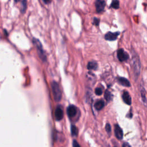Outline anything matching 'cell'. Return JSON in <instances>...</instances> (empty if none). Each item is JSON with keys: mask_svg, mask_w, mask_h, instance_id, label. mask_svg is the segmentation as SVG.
I'll return each instance as SVG.
<instances>
[{"mask_svg": "<svg viewBox=\"0 0 147 147\" xmlns=\"http://www.w3.org/2000/svg\"><path fill=\"white\" fill-rule=\"evenodd\" d=\"M122 98L123 101L126 104L128 105H130L131 104H132V98H131L130 94H129L127 91H124L122 95Z\"/></svg>", "mask_w": 147, "mask_h": 147, "instance_id": "10", "label": "cell"}, {"mask_svg": "<svg viewBox=\"0 0 147 147\" xmlns=\"http://www.w3.org/2000/svg\"><path fill=\"white\" fill-rule=\"evenodd\" d=\"M114 133L115 137H116L117 139L122 140L124 134H123L122 129L118 124H115L114 125Z\"/></svg>", "mask_w": 147, "mask_h": 147, "instance_id": "7", "label": "cell"}, {"mask_svg": "<svg viewBox=\"0 0 147 147\" xmlns=\"http://www.w3.org/2000/svg\"><path fill=\"white\" fill-rule=\"evenodd\" d=\"M78 130L77 128L74 125H72L71 127V135L73 136H76L78 135Z\"/></svg>", "mask_w": 147, "mask_h": 147, "instance_id": "18", "label": "cell"}, {"mask_svg": "<svg viewBox=\"0 0 147 147\" xmlns=\"http://www.w3.org/2000/svg\"><path fill=\"white\" fill-rule=\"evenodd\" d=\"M122 146H124V147H125V146H130V145L128 143H124V144H122Z\"/></svg>", "mask_w": 147, "mask_h": 147, "instance_id": "24", "label": "cell"}, {"mask_svg": "<svg viewBox=\"0 0 147 147\" xmlns=\"http://www.w3.org/2000/svg\"><path fill=\"white\" fill-rule=\"evenodd\" d=\"M141 97H142V99L143 101L144 102V104L146 105L147 104V100L146 98V93H145V90H144V89L143 87H141Z\"/></svg>", "mask_w": 147, "mask_h": 147, "instance_id": "15", "label": "cell"}, {"mask_svg": "<svg viewBox=\"0 0 147 147\" xmlns=\"http://www.w3.org/2000/svg\"><path fill=\"white\" fill-rule=\"evenodd\" d=\"M99 19H98V18H94L93 19V24L95 25L96 26H98L99 24Z\"/></svg>", "mask_w": 147, "mask_h": 147, "instance_id": "21", "label": "cell"}, {"mask_svg": "<svg viewBox=\"0 0 147 147\" xmlns=\"http://www.w3.org/2000/svg\"><path fill=\"white\" fill-rule=\"evenodd\" d=\"M15 2H18V1H20V0H14Z\"/></svg>", "mask_w": 147, "mask_h": 147, "instance_id": "25", "label": "cell"}, {"mask_svg": "<svg viewBox=\"0 0 147 147\" xmlns=\"http://www.w3.org/2000/svg\"><path fill=\"white\" fill-rule=\"evenodd\" d=\"M117 80L120 85L122 86H125V87H130V83L127 79H126L124 77H118Z\"/></svg>", "mask_w": 147, "mask_h": 147, "instance_id": "11", "label": "cell"}, {"mask_svg": "<svg viewBox=\"0 0 147 147\" xmlns=\"http://www.w3.org/2000/svg\"><path fill=\"white\" fill-rule=\"evenodd\" d=\"M33 42L34 45H35L36 47L37 51H38L39 56L40 57V58L43 60V62H46L47 60V57L46 56L45 54H44L43 47H42V45L40 41H39L38 39L34 38L33 39Z\"/></svg>", "mask_w": 147, "mask_h": 147, "instance_id": "3", "label": "cell"}, {"mask_svg": "<svg viewBox=\"0 0 147 147\" xmlns=\"http://www.w3.org/2000/svg\"><path fill=\"white\" fill-rule=\"evenodd\" d=\"M110 7L111 8H113L114 9H119L120 1H119V0H113Z\"/></svg>", "mask_w": 147, "mask_h": 147, "instance_id": "14", "label": "cell"}, {"mask_svg": "<svg viewBox=\"0 0 147 147\" xmlns=\"http://www.w3.org/2000/svg\"><path fill=\"white\" fill-rule=\"evenodd\" d=\"M73 146H80V145L76 141H74Z\"/></svg>", "mask_w": 147, "mask_h": 147, "instance_id": "22", "label": "cell"}, {"mask_svg": "<svg viewBox=\"0 0 147 147\" xmlns=\"http://www.w3.org/2000/svg\"><path fill=\"white\" fill-rule=\"evenodd\" d=\"M95 93L97 95H101L102 94V89L100 87H98L95 89Z\"/></svg>", "mask_w": 147, "mask_h": 147, "instance_id": "19", "label": "cell"}, {"mask_svg": "<svg viewBox=\"0 0 147 147\" xmlns=\"http://www.w3.org/2000/svg\"><path fill=\"white\" fill-rule=\"evenodd\" d=\"M120 32H107L105 36V39L106 40L108 41H114L117 39V37L120 35Z\"/></svg>", "mask_w": 147, "mask_h": 147, "instance_id": "6", "label": "cell"}, {"mask_svg": "<svg viewBox=\"0 0 147 147\" xmlns=\"http://www.w3.org/2000/svg\"><path fill=\"white\" fill-rule=\"evenodd\" d=\"M117 57L118 59H119V61L122 62L127 60L129 56V55L124 49L121 48L117 51Z\"/></svg>", "mask_w": 147, "mask_h": 147, "instance_id": "5", "label": "cell"}, {"mask_svg": "<svg viewBox=\"0 0 147 147\" xmlns=\"http://www.w3.org/2000/svg\"><path fill=\"white\" fill-rule=\"evenodd\" d=\"M132 65L133 69L134 76H135V79H137L140 72L141 69V64L140 62V59L138 55L135 53V54H133L132 56Z\"/></svg>", "mask_w": 147, "mask_h": 147, "instance_id": "1", "label": "cell"}, {"mask_svg": "<svg viewBox=\"0 0 147 147\" xmlns=\"http://www.w3.org/2000/svg\"><path fill=\"white\" fill-rule=\"evenodd\" d=\"M95 6L97 12L98 13H100L105 9L106 6V2L105 0H95Z\"/></svg>", "mask_w": 147, "mask_h": 147, "instance_id": "4", "label": "cell"}, {"mask_svg": "<svg viewBox=\"0 0 147 147\" xmlns=\"http://www.w3.org/2000/svg\"><path fill=\"white\" fill-rule=\"evenodd\" d=\"M27 0H23L21 2V11L22 13H24L25 12L26 9H27Z\"/></svg>", "mask_w": 147, "mask_h": 147, "instance_id": "17", "label": "cell"}, {"mask_svg": "<svg viewBox=\"0 0 147 147\" xmlns=\"http://www.w3.org/2000/svg\"><path fill=\"white\" fill-rule=\"evenodd\" d=\"M55 115L57 121H60L63 118V111L61 106H57L55 110Z\"/></svg>", "mask_w": 147, "mask_h": 147, "instance_id": "9", "label": "cell"}, {"mask_svg": "<svg viewBox=\"0 0 147 147\" xmlns=\"http://www.w3.org/2000/svg\"><path fill=\"white\" fill-rule=\"evenodd\" d=\"M77 107L74 105H70L67 107V113L69 117H75L77 114Z\"/></svg>", "mask_w": 147, "mask_h": 147, "instance_id": "8", "label": "cell"}, {"mask_svg": "<svg viewBox=\"0 0 147 147\" xmlns=\"http://www.w3.org/2000/svg\"><path fill=\"white\" fill-rule=\"evenodd\" d=\"M87 69L89 70H96L98 69V64L95 62H90L87 64Z\"/></svg>", "mask_w": 147, "mask_h": 147, "instance_id": "13", "label": "cell"}, {"mask_svg": "<svg viewBox=\"0 0 147 147\" xmlns=\"http://www.w3.org/2000/svg\"><path fill=\"white\" fill-rule=\"evenodd\" d=\"M105 103L103 100H98V101H97L95 104H94V107L97 110H101L104 108L105 106Z\"/></svg>", "mask_w": 147, "mask_h": 147, "instance_id": "12", "label": "cell"}, {"mask_svg": "<svg viewBox=\"0 0 147 147\" xmlns=\"http://www.w3.org/2000/svg\"><path fill=\"white\" fill-rule=\"evenodd\" d=\"M104 97H105V98L106 99V100L107 102H110V100L112 99V95L111 93H110V92L108 90H106L105 93Z\"/></svg>", "mask_w": 147, "mask_h": 147, "instance_id": "16", "label": "cell"}, {"mask_svg": "<svg viewBox=\"0 0 147 147\" xmlns=\"http://www.w3.org/2000/svg\"><path fill=\"white\" fill-rule=\"evenodd\" d=\"M105 129H106V131L107 132V133L109 134V135H110V133H111V126H110V125L109 124H107L105 126Z\"/></svg>", "mask_w": 147, "mask_h": 147, "instance_id": "20", "label": "cell"}, {"mask_svg": "<svg viewBox=\"0 0 147 147\" xmlns=\"http://www.w3.org/2000/svg\"><path fill=\"white\" fill-rule=\"evenodd\" d=\"M51 1H52V0H43V1H44V3L46 4H49L51 2Z\"/></svg>", "mask_w": 147, "mask_h": 147, "instance_id": "23", "label": "cell"}, {"mask_svg": "<svg viewBox=\"0 0 147 147\" xmlns=\"http://www.w3.org/2000/svg\"><path fill=\"white\" fill-rule=\"evenodd\" d=\"M51 87L52 90V94L54 97V99L56 102H59L62 99V94L60 90L59 86L56 82H52L51 83Z\"/></svg>", "mask_w": 147, "mask_h": 147, "instance_id": "2", "label": "cell"}]
</instances>
